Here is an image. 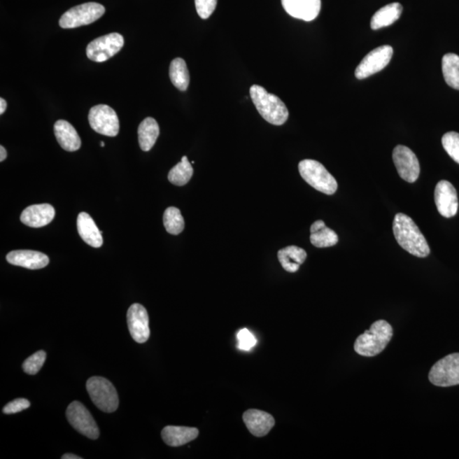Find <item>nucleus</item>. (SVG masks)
Listing matches in <instances>:
<instances>
[{
    "instance_id": "0eeeda50",
    "label": "nucleus",
    "mask_w": 459,
    "mask_h": 459,
    "mask_svg": "<svg viewBox=\"0 0 459 459\" xmlns=\"http://www.w3.org/2000/svg\"><path fill=\"white\" fill-rule=\"evenodd\" d=\"M429 379L434 386L450 387L459 385V353L446 355L431 369Z\"/></svg>"
},
{
    "instance_id": "2f4dec72",
    "label": "nucleus",
    "mask_w": 459,
    "mask_h": 459,
    "mask_svg": "<svg viewBox=\"0 0 459 459\" xmlns=\"http://www.w3.org/2000/svg\"><path fill=\"white\" fill-rule=\"evenodd\" d=\"M237 339H239V348L243 351H251L257 344V339L254 334L246 328L239 332Z\"/></svg>"
},
{
    "instance_id": "6ab92c4d",
    "label": "nucleus",
    "mask_w": 459,
    "mask_h": 459,
    "mask_svg": "<svg viewBox=\"0 0 459 459\" xmlns=\"http://www.w3.org/2000/svg\"><path fill=\"white\" fill-rule=\"evenodd\" d=\"M78 234L87 244L93 248H101L103 244L102 234L89 213H79L77 220Z\"/></svg>"
},
{
    "instance_id": "4468645a",
    "label": "nucleus",
    "mask_w": 459,
    "mask_h": 459,
    "mask_svg": "<svg viewBox=\"0 0 459 459\" xmlns=\"http://www.w3.org/2000/svg\"><path fill=\"white\" fill-rule=\"evenodd\" d=\"M435 203L443 217L452 218L457 215L458 199L456 189L447 181L438 182L435 189Z\"/></svg>"
},
{
    "instance_id": "4be33fe9",
    "label": "nucleus",
    "mask_w": 459,
    "mask_h": 459,
    "mask_svg": "<svg viewBox=\"0 0 459 459\" xmlns=\"http://www.w3.org/2000/svg\"><path fill=\"white\" fill-rule=\"evenodd\" d=\"M311 243L316 248L334 246L339 242V236L334 231L326 227L323 220H316L311 227Z\"/></svg>"
},
{
    "instance_id": "7ed1b4c3",
    "label": "nucleus",
    "mask_w": 459,
    "mask_h": 459,
    "mask_svg": "<svg viewBox=\"0 0 459 459\" xmlns=\"http://www.w3.org/2000/svg\"><path fill=\"white\" fill-rule=\"evenodd\" d=\"M253 102L264 120L273 125H283L288 118V110L281 99L267 92L260 85H253L249 90Z\"/></svg>"
},
{
    "instance_id": "72a5a7b5",
    "label": "nucleus",
    "mask_w": 459,
    "mask_h": 459,
    "mask_svg": "<svg viewBox=\"0 0 459 459\" xmlns=\"http://www.w3.org/2000/svg\"><path fill=\"white\" fill-rule=\"evenodd\" d=\"M31 403L29 400L17 398L3 407V413L5 414H17L20 413V411L29 409Z\"/></svg>"
},
{
    "instance_id": "f03ea898",
    "label": "nucleus",
    "mask_w": 459,
    "mask_h": 459,
    "mask_svg": "<svg viewBox=\"0 0 459 459\" xmlns=\"http://www.w3.org/2000/svg\"><path fill=\"white\" fill-rule=\"evenodd\" d=\"M393 336V328L385 320L375 322L369 331L355 340L354 349L362 357H375L386 349Z\"/></svg>"
},
{
    "instance_id": "9d476101",
    "label": "nucleus",
    "mask_w": 459,
    "mask_h": 459,
    "mask_svg": "<svg viewBox=\"0 0 459 459\" xmlns=\"http://www.w3.org/2000/svg\"><path fill=\"white\" fill-rule=\"evenodd\" d=\"M90 127L103 136L114 137L120 132V120L116 112L108 105H97L89 113Z\"/></svg>"
},
{
    "instance_id": "c756f323",
    "label": "nucleus",
    "mask_w": 459,
    "mask_h": 459,
    "mask_svg": "<svg viewBox=\"0 0 459 459\" xmlns=\"http://www.w3.org/2000/svg\"><path fill=\"white\" fill-rule=\"evenodd\" d=\"M45 352L39 351L25 360V362L22 364L23 371L27 374H37L39 370L42 369L43 364H45Z\"/></svg>"
},
{
    "instance_id": "393cba45",
    "label": "nucleus",
    "mask_w": 459,
    "mask_h": 459,
    "mask_svg": "<svg viewBox=\"0 0 459 459\" xmlns=\"http://www.w3.org/2000/svg\"><path fill=\"white\" fill-rule=\"evenodd\" d=\"M160 126L153 118H146L138 128V137L142 151L148 152L155 145L160 136Z\"/></svg>"
},
{
    "instance_id": "423d86ee",
    "label": "nucleus",
    "mask_w": 459,
    "mask_h": 459,
    "mask_svg": "<svg viewBox=\"0 0 459 459\" xmlns=\"http://www.w3.org/2000/svg\"><path fill=\"white\" fill-rule=\"evenodd\" d=\"M106 11L101 3L90 2L82 3L66 11L59 22L62 29H76V27L89 25L100 19Z\"/></svg>"
},
{
    "instance_id": "aec40b11",
    "label": "nucleus",
    "mask_w": 459,
    "mask_h": 459,
    "mask_svg": "<svg viewBox=\"0 0 459 459\" xmlns=\"http://www.w3.org/2000/svg\"><path fill=\"white\" fill-rule=\"evenodd\" d=\"M199 430L197 428L184 426H166L162 430V438L165 444L177 447L188 444L199 437Z\"/></svg>"
},
{
    "instance_id": "c9c22d12",
    "label": "nucleus",
    "mask_w": 459,
    "mask_h": 459,
    "mask_svg": "<svg viewBox=\"0 0 459 459\" xmlns=\"http://www.w3.org/2000/svg\"><path fill=\"white\" fill-rule=\"evenodd\" d=\"M7 108V103L3 98L0 99V114L6 112Z\"/></svg>"
},
{
    "instance_id": "cd10ccee",
    "label": "nucleus",
    "mask_w": 459,
    "mask_h": 459,
    "mask_svg": "<svg viewBox=\"0 0 459 459\" xmlns=\"http://www.w3.org/2000/svg\"><path fill=\"white\" fill-rule=\"evenodd\" d=\"M192 166L188 157L184 156L180 163L170 170L168 178L172 184L182 187L188 183L192 179Z\"/></svg>"
},
{
    "instance_id": "c85d7f7f",
    "label": "nucleus",
    "mask_w": 459,
    "mask_h": 459,
    "mask_svg": "<svg viewBox=\"0 0 459 459\" xmlns=\"http://www.w3.org/2000/svg\"><path fill=\"white\" fill-rule=\"evenodd\" d=\"M164 225L169 234L179 235L185 228V221L180 209L169 207L164 213Z\"/></svg>"
},
{
    "instance_id": "f257e3e1",
    "label": "nucleus",
    "mask_w": 459,
    "mask_h": 459,
    "mask_svg": "<svg viewBox=\"0 0 459 459\" xmlns=\"http://www.w3.org/2000/svg\"><path fill=\"white\" fill-rule=\"evenodd\" d=\"M393 233L398 244L409 254L425 258L430 253L428 243L411 218L399 213L393 221Z\"/></svg>"
},
{
    "instance_id": "ddd939ff",
    "label": "nucleus",
    "mask_w": 459,
    "mask_h": 459,
    "mask_svg": "<svg viewBox=\"0 0 459 459\" xmlns=\"http://www.w3.org/2000/svg\"><path fill=\"white\" fill-rule=\"evenodd\" d=\"M127 322L130 335L134 341L143 344L149 339V316L148 311L140 304H133L129 308Z\"/></svg>"
},
{
    "instance_id": "39448f33",
    "label": "nucleus",
    "mask_w": 459,
    "mask_h": 459,
    "mask_svg": "<svg viewBox=\"0 0 459 459\" xmlns=\"http://www.w3.org/2000/svg\"><path fill=\"white\" fill-rule=\"evenodd\" d=\"M86 389L94 405L104 413H113L120 405V399L114 386L108 379L94 377L88 379Z\"/></svg>"
},
{
    "instance_id": "4c0bfd02",
    "label": "nucleus",
    "mask_w": 459,
    "mask_h": 459,
    "mask_svg": "<svg viewBox=\"0 0 459 459\" xmlns=\"http://www.w3.org/2000/svg\"><path fill=\"white\" fill-rule=\"evenodd\" d=\"M101 146H102V148H103V146H105V143H104V142H102V141H101Z\"/></svg>"
},
{
    "instance_id": "b1692460",
    "label": "nucleus",
    "mask_w": 459,
    "mask_h": 459,
    "mask_svg": "<svg viewBox=\"0 0 459 459\" xmlns=\"http://www.w3.org/2000/svg\"><path fill=\"white\" fill-rule=\"evenodd\" d=\"M402 6L399 3H391L379 9L371 20V29L378 30L393 25L401 17Z\"/></svg>"
},
{
    "instance_id": "412c9836",
    "label": "nucleus",
    "mask_w": 459,
    "mask_h": 459,
    "mask_svg": "<svg viewBox=\"0 0 459 459\" xmlns=\"http://www.w3.org/2000/svg\"><path fill=\"white\" fill-rule=\"evenodd\" d=\"M54 132L58 143L65 151L75 152L80 148V137L70 122L58 120L54 125Z\"/></svg>"
},
{
    "instance_id": "9b49d317",
    "label": "nucleus",
    "mask_w": 459,
    "mask_h": 459,
    "mask_svg": "<svg viewBox=\"0 0 459 459\" xmlns=\"http://www.w3.org/2000/svg\"><path fill=\"white\" fill-rule=\"evenodd\" d=\"M393 53V48L390 45H383L370 51L355 69V78L364 79L381 72L389 64Z\"/></svg>"
},
{
    "instance_id": "f8f14e48",
    "label": "nucleus",
    "mask_w": 459,
    "mask_h": 459,
    "mask_svg": "<svg viewBox=\"0 0 459 459\" xmlns=\"http://www.w3.org/2000/svg\"><path fill=\"white\" fill-rule=\"evenodd\" d=\"M393 161L402 179L414 183L421 174V165L415 153L407 146L399 145L393 151Z\"/></svg>"
},
{
    "instance_id": "473e14b6",
    "label": "nucleus",
    "mask_w": 459,
    "mask_h": 459,
    "mask_svg": "<svg viewBox=\"0 0 459 459\" xmlns=\"http://www.w3.org/2000/svg\"><path fill=\"white\" fill-rule=\"evenodd\" d=\"M197 14L202 19H208L215 11L217 0H195Z\"/></svg>"
},
{
    "instance_id": "2eb2a0df",
    "label": "nucleus",
    "mask_w": 459,
    "mask_h": 459,
    "mask_svg": "<svg viewBox=\"0 0 459 459\" xmlns=\"http://www.w3.org/2000/svg\"><path fill=\"white\" fill-rule=\"evenodd\" d=\"M243 419L249 432L256 437H266L275 425V419L270 414L257 409L245 411Z\"/></svg>"
},
{
    "instance_id": "7c9ffc66",
    "label": "nucleus",
    "mask_w": 459,
    "mask_h": 459,
    "mask_svg": "<svg viewBox=\"0 0 459 459\" xmlns=\"http://www.w3.org/2000/svg\"><path fill=\"white\" fill-rule=\"evenodd\" d=\"M443 148L453 160L459 164V134L449 132L442 137Z\"/></svg>"
},
{
    "instance_id": "1a4fd4ad",
    "label": "nucleus",
    "mask_w": 459,
    "mask_h": 459,
    "mask_svg": "<svg viewBox=\"0 0 459 459\" xmlns=\"http://www.w3.org/2000/svg\"><path fill=\"white\" fill-rule=\"evenodd\" d=\"M124 45L125 39L121 34H109L89 43L86 49L87 57L93 62H106L120 52Z\"/></svg>"
},
{
    "instance_id": "e433bc0d",
    "label": "nucleus",
    "mask_w": 459,
    "mask_h": 459,
    "mask_svg": "<svg viewBox=\"0 0 459 459\" xmlns=\"http://www.w3.org/2000/svg\"><path fill=\"white\" fill-rule=\"evenodd\" d=\"M62 459H82L81 457L77 456L72 453H66L62 457Z\"/></svg>"
},
{
    "instance_id": "f3484780",
    "label": "nucleus",
    "mask_w": 459,
    "mask_h": 459,
    "mask_svg": "<svg viewBox=\"0 0 459 459\" xmlns=\"http://www.w3.org/2000/svg\"><path fill=\"white\" fill-rule=\"evenodd\" d=\"M55 211L53 206L48 204L29 206L23 211L21 221L27 227L41 228L53 220Z\"/></svg>"
},
{
    "instance_id": "a211bd4d",
    "label": "nucleus",
    "mask_w": 459,
    "mask_h": 459,
    "mask_svg": "<svg viewBox=\"0 0 459 459\" xmlns=\"http://www.w3.org/2000/svg\"><path fill=\"white\" fill-rule=\"evenodd\" d=\"M8 262L13 266L22 267L30 270L45 268L50 263L49 257L43 253L33 250H15L6 256Z\"/></svg>"
},
{
    "instance_id": "f704fd0d",
    "label": "nucleus",
    "mask_w": 459,
    "mask_h": 459,
    "mask_svg": "<svg viewBox=\"0 0 459 459\" xmlns=\"http://www.w3.org/2000/svg\"><path fill=\"white\" fill-rule=\"evenodd\" d=\"M7 157V152L3 146H0V162L5 161Z\"/></svg>"
},
{
    "instance_id": "a878e982",
    "label": "nucleus",
    "mask_w": 459,
    "mask_h": 459,
    "mask_svg": "<svg viewBox=\"0 0 459 459\" xmlns=\"http://www.w3.org/2000/svg\"><path fill=\"white\" fill-rule=\"evenodd\" d=\"M169 77L172 84L181 91L188 90L190 84V75L187 63L182 58H176L169 66Z\"/></svg>"
},
{
    "instance_id": "dca6fc26",
    "label": "nucleus",
    "mask_w": 459,
    "mask_h": 459,
    "mask_svg": "<svg viewBox=\"0 0 459 459\" xmlns=\"http://www.w3.org/2000/svg\"><path fill=\"white\" fill-rule=\"evenodd\" d=\"M282 3L288 15L306 22L313 21L320 10V0H282Z\"/></svg>"
},
{
    "instance_id": "6e6552de",
    "label": "nucleus",
    "mask_w": 459,
    "mask_h": 459,
    "mask_svg": "<svg viewBox=\"0 0 459 459\" xmlns=\"http://www.w3.org/2000/svg\"><path fill=\"white\" fill-rule=\"evenodd\" d=\"M66 418L71 425L78 433L85 435L91 440H97L100 435V430L90 411L79 402H73L67 407Z\"/></svg>"
},
{
    "instance_id": "20e7f679",
    "label": "nucleus",
    "mask_w": 459,
    "mask_h": 459,
    "mask_svg": "<svg viewBox=\"0 0 459 459\" xmlns=\"http://www.w3.org/2000/svg\"><path fill=\"white\" fill-rule=\"evenodd\" d=\"M299 171L303 179L318 191L327 195H332L337 191L338 183L335 178L319 162L302 160L299 164Z\"/></svg>"
},
{
    "instance_id": "bb28decb",
    "label": "nucleus",
    "mask_w": 459,
    "mask_h": 459,
    "mask_svg": "<svg viewBox=\"0 0 459 459\" xmlns=\"http://www.w3.org/2000/svg\"><path fill=\"white\" fill-rule=\"evenodd\" d=\"M442 73L447 85L459 90V57L456 54H446L442 58Z\"/></svg>"
},
{
    "instance_id": "5701e85b",
    "label": "nucleus",
    "mask_w": 459,
    "mask_h": 459,
    "mask_svg": "<svg viewBox=\"0 0 459 459\" xmlns=\"http://www.w3.org/2000/svg\"><path fill=\"white\" fill-rule=\"evenodd\" d=\"M278 260L285 271L295 273L306 261L307 254L303 248L297 246H288L281 249L278 254Z\"/></svg>"
}]
</instances>
